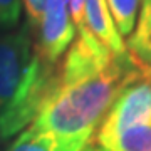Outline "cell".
I'll return each mask as SVG.
<instances>
[{"label": "cell", "mask_w": 151, "mask_h": 151, "mask_svg": "<svg viewBox=\"0 0 151 151\" xmlns=\"http://www.w3.org/2000/svg\"><path fill=\"white\" fill-rule=\"evenodd\" d=\"M138 72L128 52L113 55L74 39L55 65L50 92L32 124L54 138L57 151H82L92 143L119 91Z\"/></svg>", "instance_id": "6da1fadb"}, {"label": "cell", "mask_w": 151, "mask_h": 151, "mask_svg": "<svg viewBox=\"0 0 151 151\" xmlns=\"http://www.w3.org/2000/svg\"><path fill=\"white\" fill-rule=\"evenodd\" d=\"M55 65L34 49V30L25 22L0 34V143L32 123L47 99Z\"/></svg>", "instance_id": "7a4b0ae2"}, {"label": "cell", "mask_w": 151, "mask_h": 151, "mask_svg": "<svg viewBox=\"0 0 151 151\" xmlns=\"http://www.w3.org/2000/svg\"><path fill=\"white\" fill-rule=\"evenodd\" d=\"M150 124L151 76L139 70L119 91L94 136L111 134L121 129H128L134 126H150Z\"/></svg>", "instance_id": "3957f363"}, {"label": "cell", "mask_w": 151, "mask_h": 151, "mask_svg": "<svg viewBox=\"0 0 151 151\" xmlns=\"http://www.w3.org/2000/svg\"><path fill=\"white\" fill-rule=\"evenodd\" d=\"M76 29L65 0H47L42 17L34 30V49L42 60L57 65L74 42Z\"/></svg>", "instance_id": "277c9868"}, {"label": "cell", "mask_w": 151, "mask_h": 151, "mask_svg": "<svg viewBox=\"0 0 151 151\" xmlns=\"http://www.w3.org/2000/svg\"><path fill=\"white\" fill-rule=\"evenodd\" d=\"M84 22L87 30L114 55L126 54L124 40L116 30L106 0H84Z\"/></svg>", "instance_id": "5b68a950"}, {"label": "cell", "mask_w": 151, "mask_h": 151, "mask_svg": "<svg viewBox=\"0 0 151 151\" xmlns=\"http://www.w3.org/2000/svg\"><path fill=\"white\" fill-rule=\"evenodd\" d=\"M124 45L136 67L151 76V0H141L134 29Z\"/></svg>", "instance_id": "8992f818"}, {"label": "cell", "mask_w": 151, "mask_h": 151, "mask_svg": "<svg viewBox=\"0 0 151 151\" xmlns=\"http://www.w3.org/2000/svg\"><path fill=\"white\" fill-rule=\"evenodd\" d=\"M106 5L119 35L123 39L129 37L138 19L141 0H106Z\"/></svg>", "instance_id": "52a82bcc"}, {"label": "cell", "mask_w": 151, "mask_h": 151, "mask_svg": "<svg viewBox=\"0 0 151 151\" xmlns=\"http://www.w3.org/2000/svg\"><path fill=\"white\" fill-rule=\"evenodd\" d=\"M5 151H57L54 138L30 124Z\"/></svg>", "instance_id": "ba28073f"}, {"label": "cell", "mask_w": 151, "mask_h": 151, "mask_svg": "<svg viewBox=\"0 0 151 151\" xmlns=\"http://www.w3.org/2000/svg\"><path fill=\"white\" fill-rule=\"evenodd\" d=\"M20 0H0V30H14L20 22Z\"/></svg>", "instance_id": "9c48e42d"}, {"label": "cell", "mask_w": 151, "mask_h": 151, "mask_svg": "<svg viewBox=\"0 0 151 151\" xmlns=\"http://www.w3.org/2000/svg\"><path fill=\"white\" fill-rule=\"evenodd\" d=\"M22 2V7L25 10V15H27V24L29 27L35 30L39 20L42 17V12H44V7H45V2L47 0H20Z\"/></svg>", "instance_id": "30bf717a"}, {"label": "cell", "mask_w": 151, "mask_h": 151, "mask_svg": "<svg viewBox=\"0 0 151 151\" xmlns=\"http://www.w3.org/2000/svg\"><path fill=\"white\" fill-rule=\"evenodd\" d=\"M82 151H106V150H103L101 146H97V145H94V143H91V145H87L86 148Z\"/></svg>", "instance_id": "8fae6325"}]
</instances>
